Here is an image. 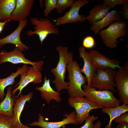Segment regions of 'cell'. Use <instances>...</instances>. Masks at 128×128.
Listing matches in <instances>:
<instances>
[{
	"label": "cell",
	"mask_w": 128,
	"mask_h": 128,
	"mask_svg": "<svg viewBox=\"0 0 128 128\" xmlns=\"http://www.w3.org/2000/svg\"><path fill=\"white\" fill-rule=\"evenodd\" d=\"M111 8L102 4H97L89 11V14L86 17V19L91 24L98 22L105 17Z\"/></svg>",
	"instance_id": "22"
},
{
	"label": "cell",
	"mask_w": 128,
	"mask_h": 128,
	"mask_svg": "<svg viewBox=\"0 0 128 128\" xmlns=\"http://www.w3.org/2000/svg\"><path fill=\"white\" fill-rule=\"evenodd\" d=\"M12 87H8L4 99L0 102V114L11 118L14 116L13 108L16 96L12 95Z\"/></svg>",
	"instance_id": "20"
},
{
	"label": "cell",
	"mask_w": 128,
	"mask_h": 128,
	"mask_svg": "<svg viewBox=\"0 0 128 128\" xmlns=\"http://www.w3.org/2000/svg\"><path fill=\"white\" fill-rule=\"evenodd\" d=\"M63 116L65 117L62 120L56 122H49L44 120V117L41 113L39 114L38 121H34L28 124L29 125L38 126L42 128H60L67 124H78L76 120V114L75 111L71 112L68 114H65Z\"/></svg>",
	"instance_id": "12"
},
{
	"label": "cell",
	"mask_w": 128,
	"mask_h": 128,
	"mask_svg": "<svg viewBox=\"0 0 128 128\" xmlns=\"http://www.w3.org/2000/svg\"><path fill=\"white\" fill-rule=\"evenodd\" d=\"M1 46H2V45H0V49L1 48Z\"/></svg>",
	"instance_id": "37"
},
{
	"label": "cell",
	"mask_w": 128,
	"mask_h": 128,
	"mask_svg": "<svg viewBox=\"0 0 128 128\" xmlns=\"http://www.w3.org/2000/svg\"><path fill=\"white\" fill-rule=\"evenodd\" d=\"M57 0H46L45 1L43 15L47 17L50 12L53 10L56 9Z\"/></svg>",
	"instance_id": "26"
},
{
	"label": "cell",
	"mask_w": 128,
	"mask_h": 128,
	"mask_svg": "<svg viewBox=\"0 0 128 128\" xmlns=\"http://www.w3.org/2000/svg\"><path fill=\"white\" fill-rule=\"evenodd\" d=\"M121 11L117 10H112L108 13L101 20L91 24V29L94 34H97L100 30L112 23L121 20Z\"/></svg>",
	"instance_id": "17"
},
{
	"label": "cell",
	"mask_w": 128,
	"mask_h": 128,
	"mask_svg": "<svg viewBox=\"0 0 128 128\" xmlns=\"http://www.w3.org/2000/svg\"><path fill=\"white\" fill-rule=\"evenodd\" d=\"M21 128H31L28 127L27 126L23 125V127Z\"/></svg>",
	"instance_id": "36"
},
{
	"label": "cell",
	"mask_w": 128,
	"mask_h": 128,
	"mask_svg": "<svg viewBox=\"0 0 128 128\" xmlns=\"http://www.w3.org/2000/svg\"><path fill=\"white\" fill-rule=\"evenodd\" d=\"M44 64L43 60L37 61L35 65L29 67L26 72L21 74L19 82L14 88L17 87L12 91V95H14L17 91L19 90L16 96V98H18L21 93L23 89L29 83L33 82L37 84L41 83L42 81L41 71Z\"/></svg>",
	"instance_id": "6"
},
{
	"label": "cell",
	"mask_w": 128,
	"mask_h": 128,
	"mask_svg": "<svg viewBox=\"0 0 128 128\" xmlns=\"http://www.w3.org/2000/svg\"><path fill=\"white\" fill-rule=\"evenodd\" d=\"M127 27L126 21L121 20L112 23L108 28L101 30L99 33L104 44L110 49H114L117 47V39L125 36Z\"/></svg>",
	"instance_id": "4"
},
{
	"label": "cell",
	"mask_w": 128,
	"mask_h": 128,
	"mask_svg": "<svg viewBox=\"0 0 128 128\" xmlns=\"http://www.w3.org/2000/svg\"><path fill=\"white\" fill-rule=\"evenodd\" d=\"M16 2V0H0V21H11V14Z\"/></svg>",
	"instance_id": "23"
},
{
	"label": "cell",
	"mask_w": 128,
	"mask_h": 128,
	"mask_svg": "<svg viewBox=\"0 0 128 128\" xmlns=\"http://www.w3.org/2000/svg\"><path fill=\"white\" fill-rule=\"evenodd\" d=\"M96 69V73L92 78L90 86L100 90L117 92L114 88L116 86L114 81L117 71L110 68Z\"/></svg>",
	"instance_id": "5"
},
{
	"label": "cell",
	"mask_w": 128,
	"mask_h": 128,
	"mask_svg": "<svg viewBox=\"0 0 128 128\" xmlns=\"http://www.w3.org/2000/svg\"><path fill=\"white\" fill-rule=\"evenodd\" d=\"M27 21L25 19L19 22L17 28L10 35L0 39V45H2L7 44L14 45L22 51H25L29 49L27 46L23 43L20 39V34L23 28L27 24Z\"/></svg>",
	"instance_id": "14"
},
{
	"label": "cell",
	"mask_w": 128,
	"mask_h": 128,
	"mask_svg": "<svg viewBox=\"0 0 128 128\" xmlns=\"http://www.w3.org/2000/svg\"><path fill=\"white\" fill-rule=\"evenodd\" d=\"M0 101H1V100H0Z\"/></svg>",
	"instance_id": "38"
},
{
	"label": "cell",
	"mask_w": 128,
	"mask_h": 128,
	"mask_svg": "<svg viewBox=\"0 0 128 128\" xmlns=\"http://www.w3.org/2000/svg\"><path fill=\"white\" fill-rule=\"evenodd\" d=\"M90 1L88 0H74L69 11L63 16L57 18L56 26L68 23L85 21L86 17L83 14H80L79 11L82 7L88 3Z\"/></svg>",
	"instance_id": "9"
},
{
	"label": "cell",
	"mask_w": 128,
	"mask_h": 128,
	"mask_svg": "<svg viewBox=\"0 0 128 128\" xmlns=\"http://www.w3.org/2000/svg\"><path fill=\"white\" fill-rule=\"evenodd\" d=\"M68 103L71 107L75 109L78 124H82L90 116L89 112L91 110L103 108L84 97H70L68 99Z\"/></svg>",
	"instance_id": "7"
},
{
	"label": "cell",
	"mask_w": 128,
	"mask_h": 128,
	"mask_svg": "<svg viewBox=\"0 0 128 128\" xmlns=\"http://www.w3.org/2000/svg\"><path fill=\"white\" fill-rule=\"evenodd\" d=\"M50 79H47V77L45 76L44 83L41 87H36V90L40 92L41 98L45 100L48 104L52 100L58 103L61 102V99L60 96V93L53 89L50 86Z\"/></svg>",
	"instance_id": "18"
},
{
	"label": "cell",
	"mask_w": 128,
	"mask_h": 128,
	"mask_svg": "<svg viewBox=\"0 0 128 128\" xmlns=\"http://www.w3.org/2000/svg\"><path fill=\"white\" fill-rule=\"evenodd\" d=\"M102 112L106 113L110 116V120L108 123L106 125L105 128H111V125L112 121L116 118L121 114L125 113L128 111V105L123 104L122 105L110 108H103Z\"/></svg>",
	"instance_id": "24"
},
{
	"label": "cell",
	"mask_w": 128,
	"mask_h": 128,
	"mask_svg": "<svg viewBox=\"0 0 128 128\" xmlns=\"http://www.w3.org/2000/svg\"><path fill=\"white\" fill-rule=\"evenodd\" d=\"M74 0H57L56 9L59 14L63 13L67 8L71 7Z\"/></svg>",
	"instance_id": "25"
},
{
	"label": "cell",
	"mask_w": 128,
	"mask_h": 128,
	"mask_svg": "<svg viewBox=\"0 0 128 128\" xmlns=\"http://www.w3.org/2000/svg\"><path fill=\"white\" fill-rule=\"evenodd\" d=\"M113 120L115 123H119L122 122L128 123V113L121 114L115 118Z\"/></svg>",
	"instance_id": "31"
},
{
	"label": "cell",
	"mask_w": 128,
	"mask_h": 128,
	"mask_svg": "<svg viewBox=\"0 0 128 128\" xmlns=\"http://www.w3.org/2000/svg\"><path fill=\"white\" fill-rule=\"evenodd\" d=\"M82 44L83 47L85 48L91 49L93 48L95 46V41L92 36H87L83 39Z\"/></svg>",
	"instance_id": "28"
},
{
	"label": "cell",
	"mask_w": 128,
	"mask_h": 128,
	"mask_svg": "<svg viewBox=\"0 0 128 128\" xmlns=\"http://www.w3.org/2000/svg\"><path fill=\"white\" fill-rule=\"evenodd\" d=\"M56 51L59 54V59L55 67L51 69V72L54 75L55 79L52 81L57 91L60 92L63 89H67L68 82L65 81L67 66L69 63L73 60V54L69 51L68 47L62 46L56 47Z\"/></svg>",
	"instance_id": "1"
},
{
	"label": "cell",
	"mask_w": 128,
	"mask_h": 128,
	"mask_svg": "<svg viewBox=\"0 0 128 128\" xmlns=\"http://www.w3.org/2000/svg\"><path fill=\"white\" fill-rule=\"evenodd\" d=\"M117 71L114 81L119 92L120 100L128 104V64L127 63Z\"/></svg>",
	"instance_id": "10"
},
{
	"label": "cell",
	"mask_w": 128,
	"mask_h": 128,
	"mask_svg": "<svg viewBox=\"0 0 128 128\" xmlns=\"http://www.w3.org/2000/svg\"><path fill=\"white\" fill-rule=\"evenodd\" d=\"M8 21L1 22L0 21V33L3 30L4 26Z\"/></svg>",
	"instance_id": "34"
},
{
	"label": "cell",
	"mask_w": 128,
	"mask_h": 128,
	"mask_svg": "<svg viewBox=\"0 0 128 128\" xmlns=\"http://www.w3.org/2000/svg\"><path fill=\"white\" fill-rule=\"evenodd\" d=\"M29 67L27 64L24 65L21 67H18L15 72H13L9 76L3 79H0V99L1 101L5 98V94L4 90L7 87L13 85L15 82V78L19 75L26 72Z\"/></svg>",
	"instance_id": "21"
},
{
	"label": "cell",
	"mask_w": 128,
	"mask_h": 128,
	"mask_svg": "<svg viewBox=\"0 0 128 128\" xmlns=\"http://www.w3.org/2000/svg\"><path fill=\"white\" fill-rule=\"evenodd\" d=\"M13 118L0 114V128H11Z\"/></svg>",
	"instance_id": "27"
},
{
	"label": "cell",
	"mask_w": 128,
	"mask_h": 128,
	"mask_svg": "<svg viewBox=\"0 0 128 128\" xmlns=\"http://www.w3.org/2000/svg\"><path fill=\"white\" fill-rule=\"evenodd\" d=\"M30 20L32 24L35 26L33 27L35 30L27 31V34L30 36L34 34L37 35L41 45L48 35L54 34L58 35L59 34L58 28L48 18L46 19L40 18L38 19L36 17H33L31 18Z\"/></svg>",
	"instance_id": "8"
},
{
	"label": "cell",
	"mask_w": 128,
	"mask_h": 128,
	"mask_svg": "<svg viewBox=\"0 0 128 128\" xmlns=\"http://www.w3.org/2000/svg\"><path fill=\"white\" fill-rule=\"evenodd\" d=\"M88 53L91 64L96 68H110L115 70L121 67L117 59H110L96 50H91Z\"/></svg>",
	"instance_id": "11"
},
{
	"label": "cell",
	"mask_w": 128,
	"mask_h": 128,
	"mask_svg": "<svg viewBox=\"0 0 128 128\" xmlns=\"http://www.w3.org/2000/svg\"><path fill=\"white\" fill-rule=\"evenodd\" d=\"M67 68L69 80L67 90L70 97H84L86 93L82 87L86 84L87 79L85 76L83 75L78 63L76 61H71Z\"/></svg>",
	"instance_id": "2"
},
{
	"label": "cell",
	"mask_w": 128,
	"mask_h": 128,
	"mask_svg": "<svg viewBox=\"0 0 128 128\" xmlns=\"http://www.w3.org/2000/svg\"><path fill=\"white\" fill-rule=\"evenodd\" d=\"M33 96L31 92L24 95L22 94L19 98L15 100V103L13 108L14 116L11 128H21L23 126L20 121V115L26 102H29Z\"/></svg>",
	"instance_id": "16"
},
{
	"label": "cell",
	"mask_w": 128,
	"mask_h": 128,
	"mask_svg": "<svg viewBox=\"0 0 128 128\" xmlns=\"http://www.w3.org/2000/svg\"><path fill=\"white\" fill-rule=\"evenodd\" d=\"M102 4L109 6L111 8H114L118 5H123L128 4V0H104Z\"/></svg>",
	"instance_id": "29"
},
{
	"label": "cell",
	"mask_w": 128,
	"mask_h": 128,
	"mask_svg": "<svg viewBox=\"0 0 128 128\" xmlns=\"http://www.w3.org/2000/svg\"><path fill=\"white\" fill-rule=\"evenodd\" d=\"M82 87L86 93L85 98L103 108H112L120 105L121 101L115 97L111 91L97 90L86 84Z\"/></svg>",
	"instance_id": "3"
},
{
	"label": "cell",
	"mask_w": 128,
	"mask_h": 128,
	"mask_svg": "<svg viewBox=\"0 0 128 128\" xmlns=\"http://www.w3.org/2000/svg\"><path fill=\"white\" fill-rule=\"evenodd\" d=\"M34 2V0H16L15 7L11 14V21L19 22L26 19Z\"/></svg>",
	"instance_id": "15"
},
{
	"label": "cell",
	"mask_w": 128,
	"mask_h": 128,
	"mask_svg": "<svg viewBox=\"0 0 128 128\" xmlns=\"http://www.w3.org/2000/svg\"><path fill=\"white\" fill-rule=\"evenodd\" d=\"M121 17L125 19H128V4L123 5L121 11Z\"/></svg>",
	"instance_id": "32"
},
{
	"label": "cell",
	"mask_w": 128,
	"mask_h": 128,
	"mask_svg": "<svg viewBox=\"0 0 128 128\" xmlns=\"http://www.w3.org/2000/svg\"><path fill=\"white\" fill-rule=\"evenodd\" d=\"M98 119L97 116L92 115L85 121L84 124L79 128H92L94 126L93 124L94 121Z\"/></svg>",
	"instance_id": "30"
},
{
	"label": "cell",
	"mask_w": 128,
	"mask_h": 128,
	"mask_svg": "<svg viewBox=\"0 0 128 128\" xmlns=\"http://www.w3.org/2000/svg\"><path fill=\"white\" fill-rule=\"evenodd\" d=\"M101 123L100 121H98L97 122L92 128H101Z\"/></svg>",
	"instance_id": "35"
},
{
	"label": "cell",
	"mask_w": 128,
	"mask_h": 128,
	"mask_svg": "<svg viewBox=\"0 0 128 128\" xmlns=\"http://www.w3.org/2000/svg\"><path fill=\"white\" fill-rule=\"evenodd\" d=\"M6 62L14 64H30L35 65L37 62H33L27 59L24 54L18 47H15L12 51L7 52L2 50L0 52V64Z\"/></svg>",
	"instance_id": "13"
},
{
	"label": "cell",
	"mask_w": 128,
	"mask_h": 128,
	"mask_svg": "<svg viewBox=\"0 0 128 128\" xmlns=\"http://www.w3.org/2000/svg\"><path fill=\"white\" fill-rule=\"evenodd\" d=\"M78 50L79 57L83 59L84 62V66L81 70L87 78V85L90 86L92 78L96 73L97 69L91 64L88 52L85 48L83 46H80Z\"/></svg>",
	"instance_id": "19"
},
{
	"label": "cell",
	"mask_w": 128,
	"mask_h": 128,
	"mask_svg": "<svg viewBox=\"0 0 128 128\" xmlns=\"http://www.w3.org/2000/svg\"><path fill=\"white\" fill-rule=\"evenodd\" d=\"M116 128H128V123L122 122L119 123Z\"/></svg>",
	"instance_id": "33"
}]
</instances>
